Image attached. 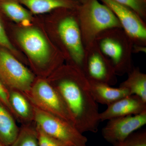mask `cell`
I'll use <instances>...</instances> for the list:
<instances>
[{
	"label": "cell",
	"mask_w": 146,
	"mask_h": 146,
	"mask_svg": "<svg viewBox=\"0 0 146 146\" xmlns=\"http://www.w3.org/2000/svg\"><path fill=\"white\" fill-rule=\"evenodd\" d=\"M65 70L52 83L68 107L75 122V127L83 134L98 132L101 122L98 104L90 91L89 80L76 67Z\"/></svg>",
	"instance_id": "6da1fadb"
},
{
	"label": "cell",
	"mask_w": 146,
	"mask_h": 146,
	"mask_svg": "<svg viewBox=\"0 0 146 146\" xmlns=\"http://www.w3.org/2000/svg\"><path fill=\"white\" fill-rule=\"evenodd\" d=\"M78 21L84 48L102 32L122 27L115 14L98 0H86L78 8Z\"/></svg>",
	"instance_id": "7a4b0ae2"
},
{
	"label": "cell",
	"mask_w": 146,
	"mask_h": 146,
	"mask_svg": "<svg viewBox=\"0 0 146 146\" xmlns=\"http://www.w3.org/2000/svg\"><path fill=\"white\" fill-rule=\"evenodd\" d=\"M120 29L107 30L100 33L95 42L111 63L116 75L128 74L133 69L129 36H123Z\"/></svg>",
	"instance_id": "3957f363"
},
{
	"label": "cell",
	"mask_w": 146,
	"mask_h": 146,
	"mask_svg": "<svg viewBox=\"0 0 146 146\" xmlns=\"http://www.w3.org/2000/svg\"><path fill=\"white\" fill-rule=\"evenodd\" d=\"M32 105L35 125L45 133L68 146H87L88 139L75 127Z\"/></svg>",
	"instance_id": "277c9868"
},
{
	"label": "cell",
	"mask_w": 146,
	"mask_h": 146,
	"mask_svg": "<svg viewBox=\"0 0 146 146\" xmlns=\"http://www.w3.org/2000/svg\"><path fill=\"white\" fill-rule=\"evenodd\" d=\"M23 94L35 106L63 119L75 127L74 118L65 102L49 82L38 80L34 82L28 93Z\"/></svg>",
	"instance_id": "5b68a950"
},
{
	"label": "cell",
	"mask_w": 146,
	"mask_h": 146,
	"mask_svg": "<svg viewBox=\"0 0 146 146\" xmlns=\"http://www.w3.org/2000/svg\"><path fill=\"white\" fill-rule=\"evenodd\" d=\"M0 80L7 90L26 94L31 89L34 76L28 69L4 48H0Z\"/></svg>",
	"instance_id": "8992f818"
},
{
	"label": "cell",
	"mask_w": 146,
	"mask_h": 146,
	"mask_svg": "<svg viewBox=\"0 0 146 146\" xmlns=\"http://www.w3.org/2000/svg\"><path fill=\"white\" fill-rule=\"evenodd\" d=\"M83 73L88 79L110 86L117 82L111 63L102 53L95 41L85 48Z\"/></svg>",
	"instance_id": "52a82bcc"
},
{
	"label": "cell",
	"mask_w": 146,
	"mask_h": 146,
	"mask_svg": "<svg viewBox=\"0 0 146 146\" xmlns=\"http://www.w3.org/2000/svg\"><path fill=\"white\" fill-rule=\"evenodd\" d=\"M58 32L70 54L74 67L83 73L85 48L78 20L73 16H66L58 24Z\"/></svg>",
	"instance_id": "ba28073f"
},
{
	"label": "cell",
	"mask_w": 146,
	"mask_h": 146,
	"mask_svg": "<svg viewBox=\"0 0 146 146\" xmlns=\"http://www.w3.org/2000/svg\"><path fill=\"white\" fill-rule=\"evenodd\" d=\"M146 124V111L138 115L111 119L102 129V135L111 145L121 142Z\"/></svg>",
	"instance_id": "9c48e42d"
},
{
	"label": "cell",
	"mask_w": 146,
	"mask_h": 146,
	"mask_svg": "<svg viewBox=\"0 0 146 146\" xmlns=\"http://www.w3.org/2000/svg\"><path fill=\"white\" fill-rule=\"evenodd\" d=\"M108 7L117 18L122 29L131 40L145 42L146 28L143 21L137 13L127 7L113 0H100Z\"/></svg>",
	"instance_id": "30bf717a"
},
{
	"label": "cell",
	"mask_w": 146,
	"mask_h": 146,
	"mask_svg": "<svg viewBox=\"0 0 146 146\" xmlns=\"http://www.w3.org/2000/svg\"><path fill=\"white\" fill-rule=\"evenodd\" d=\"M20 44L36 65L43 67L49 60L50 48L48 42L42 33L35 29L21 31L18 34Z\"/></svg>",
	"instance_id": "8fae6325"
},
{
	"label": "cell",
	"mask_w": 146,
	"mask_h": 146,
	"mask_svg": "<svg viewBox=\"0 0 146 146\" xmlns=\"http://www.w3.org/2000/svg\"><path fill=\"white\" fill-rule=\"evenodd\" d=\"M107 106L103 112H100L101 122L146 111V102L134 95L124 97Z\"/></svg>",
	"instance_id": "7c38bea8"
},
{
	"label": "cell",
	"mask_w": 146,
	"mask_h": 146,
	"mask_svg": "<svg viewBox=\"0 0 146 146\" xmlns=\"http://www.w3.org/2000/svg\"><path fill=\"white\" fill-rule=\"evenodd\" d=\"M90 91L98 104L108 106L131 95L129 91L121 87L114 88L106 84L88 79Z\"/></svg>",
	"instance_id": "4fadbf2b"
},
{
	"label": "cell",
	"mask_w": 146,
	"mask_h": 146,
	"mask_svg": "<svg viewBox=\"0 0 146 146\" xmlns=\"http://www.w3.org/2000/svg\"><path fill=\"white\" fill-rule=\"evenodd\" d=\"M8 91L9 102L13 117L23 124H31L34 121V111L31 102L20 91L12 89Z\"/></svg>",
	"instance_id": "5bb4252c"
},
{
	"label": "cell",
	"mask_w": 146,
	"mask_h": 146,
	"mask_svg": "<svg viewBox=\"0 0 146 146\" xmlns=\"http://www.w3.org/2000/svg\"><path fill=\"white\" fill-rule=\"evenodd\" d=\"M19 131L14 117L0 102V141L5 146H10Z\"/></svg>",
	"instance_id": "9a60e30c"
},
{
	"label": "cell",
	"mask_w": 146,
	"mask_h": 146,
	"mask_svg": "<svg viewBox=\"0 0 146 146\" xmlns=\"http://www.w3.org/2000/svg\"><path fill=\"white\" fill-rule=\"evenodd\" d=\"M119 87L126 89L131 95H136L146 102V75L138 68H133L128 74L127 79Z\"/></svg>",
	"instance_id": "2e32d148"
},
{
	"label": "cell",
	"mask_w": 146,
	"mask_h": 146,
	"mask_svg": "<svg viewBox=\"0 0 146 146\" xmlns=\"http://www.w3.org/2000/svg\"><path fill=\"white\" fill-rule=\"evenodd\" d=\"M0 11L17 23L29 22L31 13L16 0H0Z\"/></svg>",
	"instance_id": "e0dca14e"
},
{
	"label": "cell",
	"mask_w": 146,
	"mask_h": 146,
	"mask_svg": "<svg viewBox=\"0 0 146 146\" xmlns=\"http://www.w3.org/2000/svg\"><path fill=\"white\" fill-rule=\"evenodd\" d=\"M9 146H38L35 124H23L17 138Z\"/></svg>",
	"instance_id": "ac0fdd59"
},
{
	"label": "cell",
	"mask_w": 146,
	"mask_h": 146,
	"mask_svg": "<svg viewBox=\"0 0 146 146\" xmlns=\"http://www.w3.org/2000/svg\"><path fill=\"white\" fill-rule=\"evenodd\" d=\"M112 146H146V129L136 131L123 141L112 145Z\"/></svg>",
	"instance_id": "d6986e66"
},
{
	"label": "cell",
	"mask_w": 146,
	"mask_h": 146,
	"mask_svg": "<svg viewBox=\"0 0 146 146\" xmlns=\"http://www.w3.org/2000/svg\"><path fill=\"white\" fill-rule=\"evenodd\" d=\"M132 9L141 18L145 15V0H113Z\"/></svg>",
	"instance_id": "ffe728a7"
},
{
	"label": "cell",
	"mask_w": 146,
	"mask_h": 146,
	"mask_svg": "<svg viewBox=\"0 0 146 146\" xmlns=\"http://www.w3.org/2000/svg\"><path fill=\"white\" fill-rule=\"evenodd\" d=\"M38 146H68L44 132L35 125Z\"/></svg>",
	"instance_id": "44dd1931"
},
{
	"label": "cell",
	"mask_w": 146,
	"mask_h": 146,
	"mask_svg": "<svg viewBox=\"0 0 146 146\" xmlns=\"http://www.w3.org/2000/svg\"><path fill=\"white\" fill-rule=\"evenodd\" d=\"M0 45L10 50H13V46L7 37L0 18Z\"/></svg>",
	"instance_id": "7402d4cb"
},
{
	"label": "cell",
	"mask_w": 146,
	"mask_h": 146,
	"mask_svg": "<svg viewBox=\"0 0 146 146\" xmlns=\"http://www.w3.org/2000/svg\"><path fill=\"white\" fill-rule=\"evenodd\" d=\"M8 91L0 80V102L12 114L9 102Z\"/></svg>",
	"instance_id": "603a6c76"
},
{
	"label": "cell",
	"mask_w": 146,
	"mask_h": 146,
	"mask_svg": "<svg viewBox=\"0 0 146 146\" xmlns=\"http://www.w3.org/2000/svg\"><path fill=\"white\" fill-rule=\"evenodd\" d=\"M0 146H5L0 141Z\"/></svg>",
	"instance_id": "cb8c5ba5"
},
{
	"label": "cell",
	"mask_w": 146,
	"mask_h": 146,
	"mask_svg": "<svg viewBox=\"0 0 146 146\" xmlns=\"http://www.w3.org/2000/svg\"><path fill=\"white\" fill-rule=\"evenodd\" d=\"M81 1L82 3H84V2L86 1V0H80Z\"/></svg>",
	"instance_id": "d4e9b609"
}]
</instances>
